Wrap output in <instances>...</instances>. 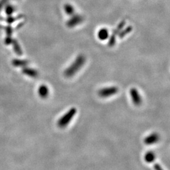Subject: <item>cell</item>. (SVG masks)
<instances>
[{
  "mask_svg": "<svg viewBox=\"0 0 170 170\" xmlns=\"http://www.w3.org/2000/svg\"><path fill=\"white\" fill-rule=\"evenodd\" d=\"M5 11H6V13L8 15H11L15 12V7L12 5H8L6 8Z\"/></svg>",
  "mask_w": 170,
  "mask_h": 170,
  "instance_id": "16",
  "label": "cell"
},
{
  "mask_svg": "<svg viewBox=\"0 0 170 170\" xmlns=\"http://www.w3.org/2000/svg\"><path fill=\"white\" fill-rule=\"evenodd\" d=\"M159 139V136L157 133H152L147 136L144 139V143L150 145L156 143Z\"/></svg>",
  "mask_w": 170,
  "mask_h": 170,
  "instance_id": "8",
  "label": "cell"
},
{
  "mask_svg": "<svg viewBox=\"0 0 170 170\" xmlns=\"http://www.w3.org/2000/svg\"><path fill=\"white\" fill-rule=\"evenodd\" d=\"M86 57L82 54L77 56L74 62L64 71V74L67 78H71L76 74L86 62Z\"/></svg>",
  "mask_w": 170,
  "mask_h": 170,
  "instance_id": "1",
  "label": "cell"
},
{
  "mask_svg": "<svg viewBox=\"0 0 170 170\" xmlns=\"http://www.w3.org/2000/svg\"><path fill=\"white\" fill-rule=\"evenodd\" d=\"M132 30V27L131 26H128L127 27H126L124 30H122L118 34V37L120 38H123L125 35H127V34L130 33Z\"/></svg>",
  "mask_w": 170,
  "mask_h": 170,
  "instance_id": "12",
  "label": "cell"
},
{
  "mask_svg": "<svg viewBox=\"0 0 170 170\" xmlns=\"http://www.w3.org/2000/svg\"><path fill=\"white\" fill-rule=\"evenodd\" d=\"M18 18H20V17H17V18H14V17H8V18L7 19V22L12 23V22H13V21L16 20H17V19H18Z\"/></svg>",
  "mask_w": 170,
  "mask_h": 170,
  "instance_id": "17",
  "label": "cell"
},
{
  "mask_svg": "<svg viewBox=\"0 0 170 170\" xmlns=\"http://www.w3.org/2000/svg\"><path fill=\"white\" fill-rule=\"evenodd\" d=\"M12 44H13V49L15 52L18 55V56H22L23 52L22 51V49L20 48V44H18V42L16 40H13Z\"/></svg>",
  "mask_w": 170,
  "mask_h": 170,
  "instance_id": "11",
  "label": "cell"
},
{
  "mask_svg": "<svg viewBox=\"0 0 170 170\" xmlns=\"http://www.w3.org/2000/svg\"><path fill=\"white\" fill-rule=\"evenodd\" d=\"M83 20L84 18L81 15H74L72 16L71 18L68 20L66 23V25L68 28H74L76 26L78 25L79 24L81 23Z\"/></svg>",
  "mask_w": 170,
  "mask_h": 170,
  "instance_id": "4",
  "label": "cell"
},
{
  "mask_svg": "<svg viewBox=\"0 0 170 170\" xmlns=\"http://www.w3.org/2000/svg\"><path fill=\"white\" fill-rule=\"evenodd\" d=\"M97 36H98V38L100 40H107V38H108L109 37V32L108 30L105 28H101L98 32V33H97Z\"/></svg>",
  "mask_w": 170,
  "mask_h": 170,
  "instance_id": "9",
  "label": "cell"
},
{
  "mask_svg": "<svg viewBox=\"0 0 170 170\" xmlns=\"http://www.w3.org/2000/svg\"><path fill=\"white\" fill-rule=\"evenodd\" d=\"M125 21H122V22L118 25L117 27L115 30H113L112 34V35L116 37V36L118 34V33L123 29V27L125 26Z\"/></svg>",
  "mask_w": 170,
  "mask_h": 170,
  "instance_id": "13",
  "label": "cell"
},
{
  "mask_svg": "<svg viewBox=\"0 0 170 170\" xmlns=\"http://www.w3.org/2000/svg\"><path fill=\"white\" fill-rule=\"evenodd\" d=\"M38 94L42 98H47L49 95V89L45 84H42L38 88Z\"/></svg>",
  "mask_w": 170,
  "mask_h": 170,
  "instance_id": "6",
  "label": "cell"
},
{
  "mask_svg": "<svg viewBox=\"0 0 170 170\" xmlns=\"http://www.w3.org/2000/svg\"><path fill=\"white\" fill-rule=\"evenodd\" d=\"M12 64L15 67H25L28 64V61L27 60L15 59L12 62Z\"/></svg>",
  "mask_w": 170,
  "mask_h": 170,
  "instance_id": "10",
  "label": "cell"
},
{
  "mask_svg": "<svg viewBox=\"0 0 170 170\" xmlns=\"http://www.w3.org/2000/svg\"><path fill=\"white\" fill-rule=\"evenodd\" d=\"M77 110L72 107L69 109L64 115H63L58 121V125L60 128H64L72 120L73 117L76 114Z\"/></svg>",
  "mask_w": 170,
  "mask_h": 170,
  "instance_id": "2",
  "label": "cell"
},
{
  "mask_svg": "<svg viewBox=\"0 0 170 170\" xmlns=\"http://www.w3.org/2000/svg\"><path fill=\"white\" fill-rule=\"evenodd\" d=\"M118 92V88L117 87H110L99 90L98 92V95L102 98H106L117 94Z\"/></svg>",
  "mask_w": 170,
  "mask_h": 170,
  "instance_id": "3",
  "label": "cell"
},
{
  "mask_svg": "<svg viewBox=\"0 0 170 170\" xmlns=\"http://www.w3.org/2000/svg\"><path fill=\"white\" fill-rule=\"evenodd\" d=\"M130 94H131V99L134 105L136 106H139L142 104V97L136 88H131L130 90Z\"/></svg>",
  "mask_w": 170,
  "mask_h": 170,
  "instance_id": "5",
  "label": "cell"
},
{
  "mask_svg": "<svg viewBox=\"0 0 170 170\" xmlns=\"http://www.w3.org/2000/svg\"><path fill=\"white\" fill-rule=\"evenodd\" d=\"M64 11L66 12V13L68 15H72L74 13V12H75V10L74 8V7L71 5H69V4H66L64 5Z\"/></svg>",
  "mask_w": 170,
  "mask_h": 170,
  "instance_id": "14",
  "label": "cell"
},
{
  "mask_svg": "<svg viewBox=\"0 0 170 170\" xmlns=\"http://www.w3.org/2000/svg\"><path fill=\"white\" fill-rule=\"evenodd\" d=\"M148 152L149 153H148L145 157L146 161L148 162H152L155 158L154 154V153H152V152Z\"/></svg>",
  "mask_w": 170,
  "mask_h": 170,
  "instance_id": "15",
  "label": "cell"
},
{
  "mask_svg": "<svg viewBox=\"0 0 170 170\" xmlns=\"http://www.w3.org/2000/svg\"><path fill=\"white\" fill-rule=\"evenodd\" d=\"M22 72L26 76L32 78H36L38 76V72L37 70L30 68H28L27 66L23 67V68L22 69Z\"/></svg>",
  "mask_w": 170,
  "mask_h": 170,
  "instance_id": "7",
  "label": "cell"
}]
</instances>
